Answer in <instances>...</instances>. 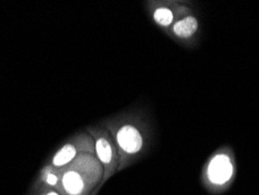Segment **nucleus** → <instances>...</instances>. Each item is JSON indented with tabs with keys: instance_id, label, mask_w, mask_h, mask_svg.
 Listing matches in <instances>:
<instances>
[{
	"instance_id": "f257e3e1",
	"label": "nucleus",
	"mask_w": 259,
	"mask_h": 195,
	"mask_svg": "<svg viewBox=\"0 0 259 195\" xmlns=\"http://www.w3.org/2000/svg\"><path fill=\"white\" fill-rule=\"evenodd\" d=\"M102 125L115 141L119 166L118 172L131 166L148 153L153 143V130L140 111H128L104 121Z\"/></svg>"
},
{
	"instance_id": "f03ea898",
	"label": "nucleus",
	"mask_w": 259,
	"mask_h": 195,
	"mask_svg": "<svg viewBox=\"0 0 259 195\" xmlns=\"http://www.w3.org/2000/svg\"><path fill=\"white\" fill-rule=\"evenodd\" d=\"M60 195H95L103 186V166L95 152L81 153L67 166L55 168Z\"/></svg>"
},
{
	"instance_id": "7ed1b4c3",
	"label": "nucleus",
	"mask_w": 259,
	"mask_h": 195,
	"mask_svg": "<svg viewBox=\"0 0 259 195\" xmlns=\"http://www.w3.org/2000/svg\"><path fill=\"white\" fill-rule=\"evenodd\" d=\"M236 177L235 154L229 147H221L205 162L201 173L202 185L209 193L222 194L234 183Z\"/></svg>"
},
{
	"instance_id": "20e7f679",
	"label": "nucleus",
	"mask_w": 259,
	"mask_h": 195,
	"mask_svg": "<svg viewBox=\"0 0 259 195\" xmlns=\"http://www.w3.org/2000/svg\"><path fill=\"white\" fill-rule=\"evenodd\" d=\"M87 132L94 140L95 154L103 166L102 183L104 185L116 172H118L119 155H118L117 146L110 132L102 124L90 126L87 129Z\"/></svg>"
},
{
	"instance_id": "39448f33",
	"label": "nucleus",
	"mask_w": 259,
	"mask_h": 195,
	"mask_svg": "<svg viewBox=\"0 0 259 195\" xmlns=\"http://www.w3.org/2000/svg\"><path fill=\"white\" fill-rule=\"evenodd\" d=\"M85 152H95L94 140L89 133H79L69 141H67L56 153L53 155L51 165L54 168L67 166L72 160H75L81 153Z\"/></svg>"
},
{
	"instance_id": "423d86ee",
	"label": "nucleus",
	"mask_w": 259,
	"mask_h": 195,
	"mask_svg": "<svg viewBox=\"0 0 259 195\" xmlns=\"http://www.w3.org/2000/svg\"><path fill=\"white\" fill-rule=\"evenodd\" d=\"M151 4V14L155 25L163 30H168L175 21L193 12L189 6L175 2H158Z\"/></svg>"
},
{
	"instance_id": "0eeeda50",
	"label": "nucleus",
	"mask_w": 259,
	"mask_h": 195,
	"mask_svg": "<svg viewBox=\"0 0 259 195\" xmlns=\"http://www.w3.org/2000/svg\"><path fill=\"white\" fill-rule=\"evenodd\" d=\"M200 24L197 18L194 15V12H190L178 21H175L172 27H170L166 33H168L174 40L179 42H188L195 39L196 34L199 33Z\"/></svg>"
},
{
	"instance_id": "6e6552de",
	"label": "nucleus",
	"mask_w": 259,
	"mask_h": 195,
	"mask_svg": "<svg viewBox=\"0 0 259 195\" xmlns=\"http://www.w3.org/2000/svg\"><path fill=\"white\" fill-rule=\"evenodd\" d=\"M35 186L36 188H33L30 195H60L58 190H55V188H53V187L46 186L39 182Z\"/></svg>"
}]
</instances>
